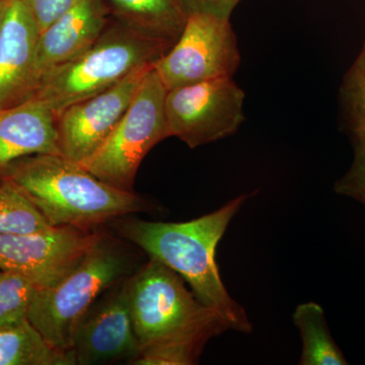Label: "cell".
Masks as SVG:
<instances>
[{
  "mask_svg": "<svg viewBox=\"0 0 365 365\" xmlns=\"http://www.w3.org/2000/svg\"><path fill=\"white\" fill-rule=\"evenodd\" d=\"M255 193L242 194L200 217L185 222L126 220L120 225L125 239L174 270L201 302L222 317L228 329L250 334L253 325L220 277L216 249L232 218Z\"/></svg>",
  "mask_w": 365,
  "mask_h": 365,
  "instance_id": "obj_1",
  "label": "cell"
},
{
  "mask_svg": "<svg viewBox=\"0 0 365 365\" xmlns=\"http://www.w3.org/2000/svg\"><path fill=\"white\" fill-rule=\"evenodd\" d=\"M9 180L54 227H93L153 208L134 192L122 191L60 155H35L11 163Z\"/></svg>",
  "mask_w": 365,
  "mask_h": 365,
  "instance_id": "obj_2",
  "label": "cell"
},
{
  "mask_svg": "<svg viewBox=\"0 0 365 365\" xmlns=\"http://www.w3.org/2000/svg\"><path fill=\"white\" fill-rule=\"evenodd\" d=\"M169 50L157 41L139 35L118 21H110L93 45L46 72L33 98L55 114L121 81L132 72L155 64Z\"/></svg>",
  "mask_w": 365,
  "mask_h": 365,
  "instance_id": "obj_3",
  "label": "cell"
},
{
  "mask_svg": "<svg viewBox=\"0 0 365 365\" xmlns=\"http://www.w3.org/2000/svg\"><path fill=\"white\" fill-rule=\"evenodd\" d=\"M130 255L102 234L78 267L54 287L39 289L28 319L53 347L73 355V334L79 319L104 292L127 279ZM76 359V357H74Z\"/></svg>",
  "mask_w": 365,
  "mask_h": 365,
  "instance_id": "obj_4",
  "label": "cell"
},
{
  "mask_svg": "<svg viewBox=\"0 0 365 365\" xmlns=\"http://www.w3.org/2000/svg\"><path fill=\"white\" fill-rule=\"evenodd\" d=\"M168 90L151 67L111 135L79 165L101 181L133 192L137 170L158 143L170 137L165 118Z\"/></svg>",
  "mask_w": 365,
  "mask_h": 365,
  "instance_id": "obj_5",
  "label": "cell"
},
{
  "mask_svg": "<svg viewBox=\"0 0 365 365\" xmlns=\"http://www.w3.org/2000/svg\"><path fill=\"white\" fill-rule=\"evenodd\" d=\"M127 287L141 351L192 327L222 319L197 299L179 274L157 259L150 258L138 272L127 278Z\"/></svg>",
  "mask_w": 365,
  "mask_h": 365,
  "instance_id": "obj_6",
  "label": "cell"
},
{
  "mask_svg": "<svg viewBox=\"0 0 365 365\" xmlns=\"http://www.w3.org/2000/svg\"><path fill=\"white\" fill-rule=\"evenodd\" d=\"M241 63L230 19L187 16L179 39L153 64L168 91L218 78H232Z\"/></svg>",
  "mask_w": 365,
  "mask_h": 365,
  "instance_id": "obj_7",
  "label": "cell"
},
{
  "mask_svg": "<svg viewBox=\"0 0 365 365\" xmlns=\"http://www.w3.org/2000/svg\"><path fill=\"white\" fill-rule=\"evenodd\" d=\"M245 91L232 78H218L168 91L170 136L196 148L235 134L245 121Z\"/></svg>",
  "mask_w": 365,
  "mask_h": 365,
  "instance_id": "obj_8",
  "label": "cell"
},
{
  "mask_svg": "<svg viewBox=\"0 0 365 365\" xmlns=\"http://www.w3.org/2000/svg\"><path fill=\"white\" fill-rule=\"evenodd\" d=\"M103 232L73 227L30 235H0V270L28 276L41 289L74 270Z\"/></svg>",
  "mask_w": 365,
  "mask_h": 365,
  "instance_id": "obj_9",
  "label": "cell"
},
{
  "mask_svg": "<svg viewBox=\"0 0 365 365\" xmlns=\"http://www.w3.org/2000/svg\"><path fill=\"white\" fill-rule=\"evenodd\" d=\"M153 66L137 69L111 88L55 114L60 155L78 163L91 158L121 121Z\"/></svg>",
  "mask_w": 365,
  "mask_h": 365,
  "instance_id": "obj_10",
  "label": "cell"
},
{
  "mask_svg": "<svg viewBox=\"0 0 365 365\" xmlns=\"http://www.w3.org/2000/svg\"><path fill=\"white\" fill-rule=\"evenodd\" d=\"M72 352L76 364L127 361L140 354L129 306L127 279L104 292L79 319Z\"/></svg>",
  "mask_w": 365,
  "mask_h": 365,
  "instance_id": "obj_11",
  "label": "cell"
},
{
  "mask_svg": "<svg viewBox=\"0 0 365 365\" xmlns=\"http://www.w3.org/2000/svg\"><path fill=\"white\" fill-rule=\"evenodd\" d=\"M39 36L23 0H9L0 31V109L33 98Z\"/></svg>",
  "mask_w": 365,
  "mask_h": 365,
  "instance_id": "obj_12",
  "label": "cell"
},
{
  "mask_svg": "<svg viewBox=\"0 0 365 365\" xmlns=\"http://www.w3.org/2000/svg\"><path fill=\"white\" fill-rule=\"evenodd\" d=\"M111 21L105 0H78L43 31L36 50L35 88L46 72L66 63L93 45Z\"/></svg>",
  "mask_w": 365,
  "mask_h": 365,
  "instance_id": "obj_13",
  "label": "cell"
},
{
  "mask_svg": "<svg viewBox=\"0 0 365 365\" xmlns=\"http://www.w3.org/2000/svg\"><path fill=\"white\" fill-rule=\"evenodd\" d=\"M35 155H60L52 110L36 98L0 109V177L16 160Z\"/></svg>",
  "mask_w": 365,
  "mask_h": 365,
  "instance_id": "obj_14",
  "label": "cell"
},
{
  "mask_svg": "<svg viewBox=\"0 0 365 365\" xmlns=\"http://www.w3.org/2000/svg\"><path fill=\"white\" fill-rule=\"evenodd\" d=\"M113 20L139 35L172 47L187 18L176 0H105Z\"/></svg>",
  "mask_w": 365,
  "mask_h": 365,
  "instance_id": "obj_15",
  "label": "cell"
},
{
  "mask_svg": "<svg viewBox=\"0 0 365 365\" xmlns=\"http://www.w3.org/2000/svg\"><path fill=\"white\" fill-rule=\"evenodd\" d=\"M71 364L73 355L53 347L29 319L0 327V365Z\"/></svg>",
  "mask_w": 365,
  "mask_h": 365,
  "instance_id": "obj_16",
  "label": "cell"
},
{
  "mask_svg": "<svg viewBox=\"0 0 365 365\" xmlns=\"http://www.w3.org/2000/svg\"><path fill=\"white\" fill-rule=\"evenodd\" d=\"M228 330L222 319H211L145 348L130 364H196L206 343Z\"/></svg>",
  "mask_w": 365,
  "mask_h": 365,
  "instance_id": "obj_17",
  "label": "cell"
},
{
  "mask_svg": "<svg viewBox=\"0 0 365 365\" xmlns=\"http://www.w3.org/2000/svg\"><path fill=\"white\" fill-rule=\"evenodd\" d=\"M302 340L300 365H347L344 355L334 341L323 307L316 302L300 304L292 314Z\"/></svg>",
  "mask_w": 365,
  "mask_h": 365,
  "instance_id": "obj_18",
  "label": "cell"
},
{
  "mask_svg": "<svg viewBox=\"0 0 365 365\" xmlns=\"http://www.w3.org/2000/svg\"><path fill=\"white\" fill-rule=\"evenodd\" d=\"M53 227L16 185L0 178V235L38 234Z\"/></svg>",
  "mask_w": 365,
  "mask_h": 365,
  "instance_id": "obj_19",
  "label": "cell"
},
{
  "mask_svg": "<svg viewBox=\"0 0 365 365\" xmlns=\"http://www.w3.org/2000/svg\"><path fill=\"white\" fill-rule=\"evenodd\" d=\"M343 117L355 145H365V40L340 88Z\"/></svg>",
  "mask_w": 365,
  "mask_h": 365,
  "instance_id": "obj_20",
  "label": "cell"
},
{
  "mask_svg": "<svg viewBox=\"0 0 365 365\" xmlns=\"http://www.w3.org/2000/svg\"><path fill=\"white\" fill-rule=\"evenodd\" d=\"M39 289L37 283L24 274L0 271V327L28 319Z\"/></svg>",
  "mask_w": 365,
  "mask_h": 365,
  "instance_id": "obj_21",
  "label": "cell"
},
{
  "mask_svg": "<svg viewBox=\"0 0 365 365\" xmlns=\"http://www.w3.org/2000/svg\"><path fill=\"white\" fill-rule=\"evenodd\" d=\"M336 193L365 206V145H355L354 160L344 176L334 186Z\"/></svg>",
  "mask_w": 365,
  "mask_h": 365,
  "instance_id": "obj_22",
  "label": "cell"
},
{
  "mask_svg": "<svg viewBox=\"0 0 365 365\" xmlns=\"http://www.w3.org/2000/svg\"><path fill=\"white\" fill-rule=\"evenodd\" d=\"M37 24L40 34L62 14L71 9L78 0H23Z\"/></svg>",
  "mask_w": 365,
  "mask_h": 365,
  "instance_id": "obj_23",
  "label": "cell"
},
{
  "mask_svg": "<svg viewBox=\"0 0 365 365\" xmlns=\"http://www.w3.org/2000/svg\"><path fill=\"white\" fill-rule=\"evenodd\" d=\"M185 16L210 14L217 18L230 19L241 0H176Z\"/></svg>",
  "mask_w": 365,
  "mask_h": 365,
  "instance_id": "obj_24",
  "label": "cell"
},
{
  "mask_svg": "<svg viewBox=\"0 0 365 365\" xmlns=\"http://www.w3.org/2000/svg\"><path fill=\"white\" fill-rule=\"evenodd\" d=\"M7 4H9V0H0V31H1L2 24H4V16H6Z\"/></svg>",
  "mask_w": 365,
  "mask_h": 365,
  "instance_id": "obj_25",
  "label": "cell"
},
{
  "mask_svg": "<svg viewBox=\"0 0 365 365\" xmlns=\"http://www.w3.org/2000/svg\"><path fill=\"white\" fill-rule=\"evenodd\" d=\"M0 271H1V270H0Z\"/></svg>",
  "mask_w": 365,
  "mask_h": 365,
  "instance_id": "obj_26",
  "label": "cell"
}]
</instances>
